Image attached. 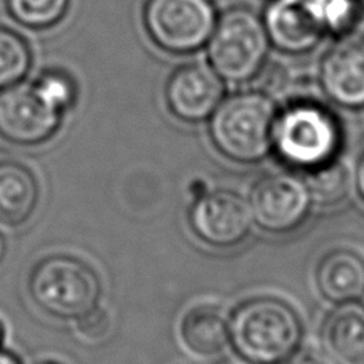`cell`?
<instances>
[{
    "instance_id": "cell-16",
    "label": "cell",
    "mask_w": 364,
    "mask_h": 364,
    "mask_svg": "<svg viewBox=\"0 0 364 364\" xmlns=\"http://www.w3.org/2000/svg\"><path fill=\"white\" fill-rule=\"evenodd\" d=\"M37 203L38 184L29 168L16 161H0V224H24Z\"/></svg>"
},
{
    "instance_id": "cell-19",
    "label": "cell",
    "mask_w": 364,
    "mask_h": 364,
    "mask_svg": "<svg viewBox=\"0 0 364 364\" xmlns=\"http://www.w3.org/2000/svg\"><path fill=\"white\" fill-rule=\"evenodd\" d=\"M31 50L18 32L0 26V90L16 85L28 75Z\"/></svg>"
},
{
    "instance_id": "cell-27",
    "label": "cell",
    "mask_w": 364,
    "mask_h": 364,
    "mask_svg": "<svg viewBox=\"0 0 364 364\" xmlns=\"http://www.w3.org/2000/svg\"><path fill=\"white\" fill-rule=\"evenodd\" d=\"M2 346H4V328L2 324H0V350H2Z\"/></svg>"
},
{
    "instance_id": "cell-21",
    "label": "cell",
    "mask_w": 364,
    "mask_h": 364,
    "mask_svg": "<svg viewBox=\"0 0 364 364\" xmlns=\"http://www.w3.org/2000/svg\"><path fill=\"white\" fill-rule=\"evenodd\" d=\"M32 85L37 90L38 96L48 104L51 109L60 114H66L74 106L77 100V88L70 77L58 69H50L38 77Z\"/></svg>"
},
{
    "instance_id": "cell-2",
    "label": "cell",
    "mask_w": 364,
    "mask_h": 364,
    "mask_svg": "<svg viewBox=\"0 0 364 364\" xmlns=\"http://www.w3.org/2000/svg\"><path fill=\"white\" fill-rule=\"evenodd\" d=\"M277 107L264 91H240L220 101L210 117L216 151L240 165H255L272 152Z\"/></svg>"
},
{
    "instance_id": "cell-3",
    "label": "cell",
    "mask_w": 364,
    "mask_h": 364,
    "mask_svg": "<svg viewBox=\"0 0 364 364\" xmlns=\"http://www.w3.org/2000/svg\"><path fill=\"white\" fill-rule=\"evenodd\" d=\"M342 146L341 125L331 110L310 100L291 102L277 112L272 152L286 166L311 171L337 159Z\"/></svg>"
},
{
    "instance_id": "cell-26",
    "label": "cell",
    "mask_w": 364,
    "mask_h": 364,
    "mask_svg": "<svg viewBox=\"0 0 364 364\" xmlns=\"http://www.w3.org/2000/svg\"><path fill=\"white\" fill-rule=\"evenodd\" d=\"M5 252H6V245H5V238L2 233H0V262L4 261L5 257Z\"/></svg>"
},
{
    "instance_id": "cell-11",
    "label": "cell",
    "mask_w": 364,
    "mask_h": 364,
    "mask_svg": "<svg viewBox=\"0 0 364 364\" xmlns=\"http://www.w3.org/2000/svg\"><path fill=\"white\" fill-rule=\"evenodd\" d=\"M320 85L337 106L364 107V38L341 37L321 60Z\"/></svg>"
},
{
    "instance_id": "cell-24",
    "label": "cell",
    "mask_w": 364,
    "mask_h": 364,
    "mask_svg": "<svg viewBox=\"0 0 364 364\" xmlns=\"http://www.w3.org/2000/svg\"><path fill=\"white\" fill-rule=\"evenodd\" d=\"M355 184H356V188H358L360 197L364 200V155L361 157V160L358 161V166H356Z\"/></svg>"
},
{
    "instance_id": "cell-15",
    "label": "cell",
    "mask_w": 364,
    "mask_h": 364,
    "mask_svg": "<svg viewBox=\"0 0 364 364\" xmlns=\"http://www.w3.org/2000/svg\"><path fill=\"white\" fill-rule=\"evenodd\" d=\"M321 342L337 364H364V305H337L323 323Z\"/></svg>"
},
{
    "instance_id": "cell-18",
    "label": "cell",
    "mask_w": 364,
    "mask_h": 364,
    "mask_svg": "<svg viewBox=\"0 0 364 364\" xmlns=\"http://www.w3.org/2000/svg\"><path fill=\"white\" fill-rule=\"evenodd\" d=\"M304 182L307 184L311 201L326 208L337 206L346 201L352 187L348 170L337 159L328 165L309 171Z\"/></svg>"
},
{
    "instance_id": "cell-14",
    "label": "cell",
    "mask_w": 364,
    "mask_h": 364,
    "mask_svg": "<svg viewBox=\"0 0 364 364\" xmlns=\"http://www.w3.org/2000/svg\"><path fill=\"white\" fill-rule=\"evenodd\" d=\"M179 337L192 355L203 360L216 358L230 346L229 316L219 305H195L181 318Z\"/></svg>"
},
{
    "instance_id": "cell-7",
    "label": "cell",
    "mask_w": 364,
    "mask_h": 364,
    "mask_svg": "<svg viewBox=\"0 0 364 364\" xmlns=\"http://www.w3.org/2000/svg\"><path fill=\"white\" fill-rule=\"evenodd\" d=\"M311 205L307 184L289 173L257 179L248 200L252 223L275 235L297 230L307 220Z\"/></svg>"
},
{
    "instance_id": "cell-12",
    "label": "cell",
    "mask_w": 364,
    "mask_h": 364,
    "mask_svg": "<svg viewBox=\"0 0 364 364\" xmlns=\"http://www.w3.org/2000/svg\"><path fill=\"white\" fill-rule=\"evenodd\" d=\"M262 21L273 47L288 55H305L324 37L304 0H270Z\"/></svg>"
},
{
    "instance_id": "cell-23",
    "label": "cell",
    "mask_w": 364,
    "mask_h": 364,
    "mask_svg": "<svg viewBox=\"0 0 364 364\" xmlns=\"http://www.w3.org/2000/svg\"><path fill=\"white\" fill-rule=\"evenodd\" d=\"M283 364H337L329 355L316 350H301L286 360Z\"/></svg>"
},
{
    "instance_id": "cell-13",
    "label": "cell",
    "mask_w": 364,
    "mask_h": 364,
    "mask_svg": "<svg viewBox=\"0 0 364 364\" xmlns=\"http://www.w3.org/2000/svg\"><path fill=\"white\" fill-rule=\"evenodd\" d=\"M318 291L333 304L360 302L364 297V257L353 250L326 252L316 267Z\"/></svg>"
},
{
    "instance_id": "cell-4",
    "label": "cell",
    "mask_w": 364,
    "mask_h": 364,
    "mask_svg": "<svg viewBox=\"0 0 364 364\" xmlns=\"http://www.w3.org/2000/svg\"><path fill=\"white\" fill-rule=\"evenodd\" d=\"M205 47L210 66L220 79L245 83L262 73L272 43L262 16L246 6H233L218 16Z\"/></svg>"
},
{
    "instance_id": "cell-5",
    "label": "cell",
    "mask_w": 364,
    "mask_h": 364,
    "mask_svg": "<svg viewBox=\"0 0 364 364\" xmlns=\"http://www.w3.org/2000/svg\"><path fill=\"white\" fill-rule=\"evenodd\" d=\"M29 292L45 314L77 321L97 309L102 284L97 273L80 259L50 256L31 272Z\"/></svg>"
},
{
    "instance_id": "cell-1",
    "label": "cell",
    "mask_w": 364,
    "mask_h": 364,
    "mask_svg": "<svg viewBox=\"0 0 364 364\" xmlns=\"http://www.w3.org/2000/svg\"><path fill=\"white\" fill-rule=\"evenodd\" d=\"M230 346L250 364H283L301 347L304 329L297 311L283 299L252 297L229 318Z\"/></svg>"
},
{
    "instance_id": "cell-10",
    "label": "cell",
    "mask_w": 364,
    "mask_h": 364,
    "mask_svg": "<svg viewBox=\"0 0 364 364\" xmlns=\"http://www.w3.org/2000/svg\"><path fill=\"white\" fill-rule=\"evenodd\" d=\"M224 80L210 64L191 63L178 68L166 82V106L176 119L200 123L210 117L224 100Z\"/></svg>"
},
{
    "instance_id": "cell-20",
    "label": "cell",
    "mask_w": 364,
    "mask_h": 364,
    "mask_svg": "<svg viewBox=\"0 0 364 364\" xmlns=\"http://www.w3.org/2000/svg\"><path fill=\"white\" fill-rule=\"evenodd\" d=\"M70 0H5L10 16L29 29H50L66 16Z\"/></svg>"
},
{
    "instance_id": "cell-6",
    "label": "cell",
    "mask_w": 364,
    "mask_h": 364,
    "mask_svg": "<svg viewBox=\"0 0 364 364\" xmlns=\"http://www.w3.org/2000/svg\"><path fill=\"white\" fill-rule=\"evenodd\" d=\"M142 18L159 48L188 55L210 41L218 13L211 0H147Z\"/></svg>"
},
{
    "instance_id": "cell-17",
    "label": "cell",
    "mask_w": 364,
    "mask_h": 364,
    "mask_svg": "<svg viewBox=\"0 0 364 364\" xmlns=\"http://www.w3.org/2000/svg\"><path fill=\"white\" fill-rule=\"evenodd\" d=\"M324 36H348L363 15V0H304Z\"/></svg>"
},
{
    "instance_id": "cell-8",
    "label": "cell",
    "mask_w": 364,
    "mask_h": 364,
    "mask_svg": "<svg viewBox=\"0 0 364 364\" xmlns=\"http://www.w3.org/2000/svg\"><path fill=\"white\" fill-rule=\"evenodd\" d=\"M63 114L51 109L32 83L0 90V138L15 146H38L51 139Z\"/></svg>"
},
{
    "instance_id": "cell-22",
    "label": "cell",
    "mask_w": 364,
    "mask_h": 364,
    "mask_svg": "<svg viewBox=\"0 0 364 364\" xmlns=\"http://www.w3.org/2000/svg\"><path fill=\"white\" fill-rule=\"evenodd\" d=\"M77 328H79L80 336L85 337L87 341H101L109 333L110 320L106 311L95 309L93 311H90L88 315L77 320Z\"/></svg>"
},
{
    "instance_id": "cell-9",
    "label": "cell",
    "mask_w": 364,
    "mask_h": 364,
    "mask_svg": "<svg viewBox=\"0 0 364 364\" xmlns=\"http://www.w3.org/2000/svg\"><path fill=\"white\" fill-rule=\"evenodd\" d=\"M195 237L213 248H233L250 235L252 218L248 201L230 191L206 192L188 211Z\"/></svg>"
},
{
    "instance_id": "cell-28",
    "label": "cell",
    "mask_w": 364,
    "mask_h": 364,
    "mask_svg": "<svg viewBox=\"0 0 364 364\" xmlns=\"http://www.w3.org/2000/svg\"><path fill=\"white\" fill-rule=\"evenodd\" d=\"M41 364H60V363H41Z\"/></svg>"
},
{
    "instance_id": "cell-25",
    "label": "cell",
    "mask_w": 364,
    "mask_h": 364,
    "mask_svg": "<svg viewBox=\"0 0 364 364\" xmlns=\"http://www.w3.org/2000/svg\"><path fill=\"white\" fill-rule=\"evenodd\" d=\"M0 364H21L15 355L6 353L4 350H0Z\"/></svg>"
}]
</instances>
